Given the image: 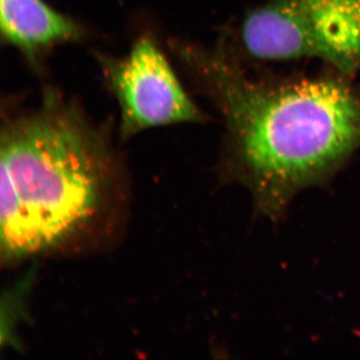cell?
<instances>
[{"instance_id": "cell-1", "label": "cell", "mask_w": 360, "mask_h": 360, "mask_svg": "<svg viewBox=\"0 0 360 360\" xmlns=\"http://www.w3.org/2000/svg\"><path fill=\"white\" fill-rule=\"evenodd\" d=\"M0 160L2 264L70 248L110 210L117 180L110 144L56 92L4 122Z\"/></svg>"}, {"instance_id": "cell-2", "label": "cell", "mask_w": 360, "mask_h": 360, "mask_svg": "<svg viewBox=\"0 0 360 360\" xmlns=\"http://www.w3.org/2000/svg\"><path fill=\"white\" fill-rule=\"evenodd\" d=\"M224 115L241 162L267 210L360 146V97L341 80L265 84L221 51L179 47Z\"/></svg>"}, {"instance_id": "cell-3", "label": "cell", "mask_w": 360, "mask_h": 360, "mask_svg": "<svg viewBox=\"0 0 360 360\" xmlns=\"http://www.w3.org/2000/svg\"><path fill=\"white\" fill-rule=\"evenodd\" d=\"M99 63L120 105L123 139L155 127L205 120L153 37L137 40L125 58L99 56Z\"/></svg>"}, {"instance_id": "cell-4", "label": "cell", "mask_w": 360, "mask_h": 360, "mask_svg": "<svg viewBox=\"0 0 360 360\" xmlns=\"http://www.w3.org/2000/svg\"><path fill=\"white\" fill-rule=\"evenodd\" d=\"M310 58L342 72L360 70V13L357 0H281Z\"/></svg>"}, {"instance_id": "cell-5", "label": "cell", "mask_w": 360, "mask_h": 360, "mask_svg": "<svg viewBox=\"0 0 360 360\" xmlns=\"http://www.w3.org/2000/svg\"><path fill=\"white\" fill-rule=\"evenodd\" d=\"M0 27L2 39L32 65L44 51L82 37L75 21L44 0H0Z\"/></svg>"}, {"instance_id": "cell-6", "label": "cell", "mask_w": 360, "mask_h": 360, "mask_svg": "<svg viewBox=\"0 0 360 360\" xmlns=\"http://www.w3.org/2000/svg\"><path fill=\"white\" fill-rule=\"evenodd\" d=\"M35 272H28L21 281L8 288L1 300V341L2 347L20 349L21 342L18 329L27 317L28 295L32 291Z\"/></svg>"}, {"instance_id": "cell-7", "label": "cell", "mask_w": 360, "mask_h": 360, "mask_svg": "<svg viewBox=\"0 0 360 360\" xmlns=\"http://www.w3.org/2000/svg\"><path fill=\"white\" fill-rule=\"evenodd\" d=\"M357 6H359V13H360V0H357Z\"/></svg>"}]
</instances>
